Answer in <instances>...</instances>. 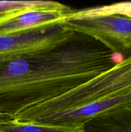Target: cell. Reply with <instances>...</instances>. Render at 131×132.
<instances>
[{
    "mask_svg": "<svg viewBox=\"0 0 131 132\" xmlns=\"http://www.w3.org/2000/svg\"><path fill=\"white\" fill-rule=\"evenodd\" d=\"M13 119L10 116H7V115L3 114V113H0V123H2V122H7V121H11Z\"/></svg>",
    "mask_w": 131,
    "mask_h": 132,
    "instance_id": "cell-8",
    "label": "cell"
},
{
    "mask_svg": "<svg viewBox=\"0 0 131 132\" xmlns=\"http://www.w3.org/2000/svg\"><path fill=\"white\" fill-rule=\"evenodd\" d=\"M70 10L27 9L0 15V36L61 23Z\"/></svg>",
    "mask_w": 131,
    "mask_h": 132,
    "instance_id": "cell-4",
    "label": "cell"
},
{
    "mask_svg": "<svg viewBox=\"0 0 131 132\" xmlns=\"http://www.w3.org/2000/svg\"><path fill=\"white\" fill-rule=\"evenodd\" d=\"M62 23L69 30L92 37L115 54L126 57L131 55V17L121 14L66 16Z\"/></svg>",
    "mask_w": 131,
    "mask_h": 132,
    "instance_id": "cell-1",
    "label": "cell"
},
{
    "mask_svg": "<svg viewBox=\"0 0 131 132\" xmlns=\"http://www.w3.org/2000/svg\"><path fill=\"white\" fill-rule=\"evenodd\" d=\"M83 132H131V107H122L94 117L83 125Z\"/></svg>",
    "mask_w": 131,
    "mask_h": 132,
    "instance_id": "cell-5",
    "label": "cell"
},
{
    "mask_svg": "<svg viewBox=\"0 0 131 132\" xmlns=\"http://www.w3.org/2000/svg\"><path fill=\"white\" fill-rule=\"evenodd\" d=\"M122 107H131V88L124 89L109 97L68 110L55 112L36 119L32 122L55 126L79 127L99 115Z\"/></svg>",
    "mask_w": 131,
    "mask_h": 132,
    "instance_id": "cell-3",
    "label": "cell"
},
{
    "mask_svg": "<svg viewBox=\"0 0 131 132\" xmlns=\"http://www.w3.org/2000/svg\"><path fill=\"white\" fill-rule=\"evenodd\" d=\"M74 32L55 23L19 33L0 36V57L21 55L53 47L71 38Z\"/></svg>",
    "mask_w": 131,
    "mask_h": 132,
    "instance_id": "cell-2",
    "label": "cell"
},
{
    "mask_svg": "<svg viewBox=\"0 0 131 132\" xmlns=\"http://www.w3.org/2000/svg\"><path fill=\"white\" fill-rule=\"evenodd\" d=\"M34 9L68 10L70 8L52 1H0V15Z\"/></svg>",
    "mask_w": 131,
    "mask_h": 132,
    "instance_id": "cell-7",
    "label": "cell"
},
{
    "mask_svg": "<svg viewBox=\"0 0 131 132\" xmlns=\"http://www.w3.org/2000/svg\"><path fill=\"white\" fill-rule=\"evenodd\" d=\"M0 132H83V126H55L33 122H20L12 119L0 123Z\"/></svg>",
    "mask_w": 131,
    "mask_h": 132,
    "instance_id": "cell-6",
    "label": "cell"
}]
</instances>
